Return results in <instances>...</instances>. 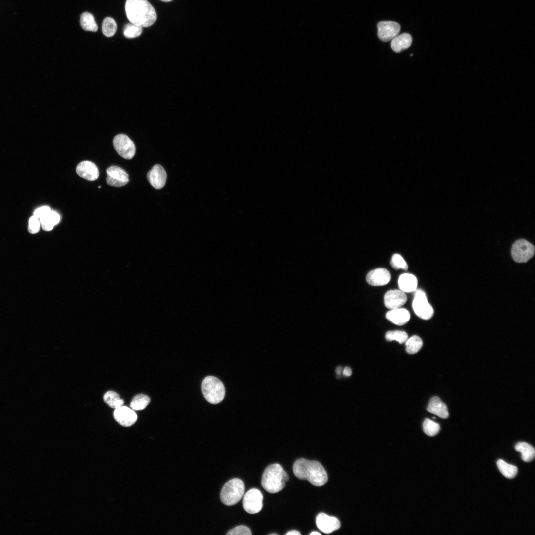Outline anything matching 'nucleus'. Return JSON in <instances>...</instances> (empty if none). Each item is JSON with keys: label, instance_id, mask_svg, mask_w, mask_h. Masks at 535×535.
Returning a JSON list of instances; mask_svg holds the SVG:
<instances>
[{"label": "nucleus", "instance_id": "nucleus-38", "mask_svg": "<svg viewBox=\"0 0 535 535\" xmlns=\"http://www.w3.org/2000/svg\"><path fill=\"white\" fill-rule=\"evenodd\" d=\"M285 535H300L301 533L298 531L292 530V531L288 532Z\"/></svg>", "mask_w": 535, "mask_h": 535}, {"label": "nucleus", "instance_id": "nucleus-25", "mask_svg": "<svg viewBox=\"0 0 535 535\" xmlns=\"http://www.w3.org/2000/svg\"><path fill=\"white\" fill-rule=\"evenodd\" d=\"M497 466L502 475L508 479L514 478L517 474V468L513 465L508 464L503 460L499 459L497 461Z\"/></svg>", "mask_w": 535, "mask_h": 535}, {"label": "nucleus", "instance_id": "nucleus-32", "mask_svg": "<svg viewBox=\"0 0 535 535\" xmlns=\"http://www.w3.org/2000/svg\"><path fill=\"white\" fill-rule=\"evenodd\" d=\"M408 338L407 333L402 330L389 331L385 334V339L387 341L395 340L399 344L405 343Z\"/></svg>", "mask_w": 535, "mask_h": 535}, {"label": "nucleus", "instance_id": "nucleus-30", "mask_svg": "<svg viewBox=\"0 0 535 535\" xmlns=\"http://www.w3.org/2000/svg\"><path fill=\"white\" fill-rule=\"evenodd\" d=\"M423 428L426 434L429 436H433L439 432L440 427L438 423L427 418L424 421Z\"/></svg>", "mask_w": 535, "mask_h": 535}, {"label": "nucleus", "instance_id": "nucleus-3", "mask_svg": "<svg viewBox=\"0 0 535 535\" xmlns=\"http://www.w3.org/2000/svg\"><path fill=\"white\" fill-rule=\"evenodd\" d=\"M289 480L287 473L279 464H272L264 470L261 479L263 488L270 493H275L283 489Z\"/></svg>", "mask_w": 535, "mask_h": 535}, {"label": "nucleus", "instance_id": "nucleus-35", "mask_svg": "<svg viewBox=\"0 0 535 535\" xmlns=\"http://www.w3.org/2000/svg\"><path fill=\"white\" fill-rule=\"evenodd\" d=\"M40 219L38 218L34 215L30 217L28 224V231L30 233H37L40 230Z\"/></svg>", "mask_w": 535, "mask_h": 535}, {"label": "nucleus", "instance_id": "nucleus-10", "mask_svg": "<svg viewBox=\"0 0 535 535\" xmlns=\"http://www.w3.org/2000/svg\"><path fill=\"white\" fill-rule=\"evenodd\" d=\"M107 177V183L110 186L122 187L129 182L128 174L121 168L117 166H111L106 170Z\"/></svg>", "mask_w": 535, "mask_h": 535}, {"label": "nucleus", "instance_id": "nucleus-8", "mask_svg": "<svg viewBox=\"0 0 535 535\" xmlns=\"http://www.w3.org/2000/svg\"><path fill=\"white\" fill-rule=\"evenodd\" d=\"M263 498L259 490L252 488L248 490L244 495L243 500V506L245 511L249 514L260 512L263 507Z\"/></svg>", "mask_w": 535, "mask_h": 535}, {"label": "nucleus", "instance_id": "nucleus-18", "mask_svg": "<svg viewBox=\"0 0 535 535\" xmlns=\"http://www.w3.org/2000/svg\"><path fill=\"white\" fill-rule=\"evenodd\" d=\"M386 317L393 323L402 325L409 321L410 314L406 309L399 308L388 311L386 314Z\"/></svg>", "mask_w": 535, "mask_h": 535}, {"label": "nucleus", "instance_id": "nucleus-37", "mask_svg": "<svg viewBox=\"0 0 535 535\" xmlns=\"http://www.w3.org/2000/svg\"><path fill=\"white\" fill-rule=\"evenodd\" d=\"M343 375L345 376H350L352 374V371L348 367H346L343 371Z\"/></svg>", "mask_w": 535, "mask_h": 535}, {"label": "nucleus", "instance_id": "nucleus-39", "mask_svg": "<svg viewBox=\"0 0 535 535\" xmlns=\"http://www.w3.org/2000/svg\"><path fill=\"white\" fill-rule=\"evenodd\" d=\"M341 370H342V368L341 367L339 366L336 369V373H337V374H341Z\"/></svg>", "mask_w": 535, "mask_h": 535}, {"label": "nucleus", "instance_id": "nucleus-12", "mask_svg": "<svg viewBox=\"0 0 535 535\" xmlns=\"http://www.w3.org/2000/svg\"><path fill=\"white\" fill-rule=\"evenodd\" d=\"M316 523L319 529L326 534L338 530L341 525L336 517L330 516L324 513H321L317 516Z\"/></svg>", "mask_w": 535, "mask_h": 535}, {"label": "nucleus", "instance_id": "nucleus-16", "mask_svg": "<svg viewBox=\"0 0 535 535\" xmlns=\"http://www.w3.org/2000/svg\"><path fill=\"white\" fill-rule=\"evenodd\" d=\"M385 306L392 310L400 308L407 301V296L401 290H391L387 291L384 297Z\"/></svg>", "mask_w": 535, "mask_h": 535}, {"label": "nucleus", "instance_id": "nucleus-6", "mask_svg": "<svg viewBox=\"0 0 535 535\" xmlns=\"http://www.w3.org/2000/svg\"><path fill=\"white\" fill-rule=\"evenodd\" d=\"M412 307L416 315L423 320H428L433 315V309L428 303L425 293L421 289L415 291Z\"/></svg>", "mask_w": 535, "mask_h": 535}, {"label": "nucleus", "instance_id": "nucleus-33", "mask_svg": "<svg viewBox=\"0 0 535 535\" xmlns=\"http://www.w3.org/2000/svg\"><path fill=\"white\" fill-rule=\"evenodd\" d=\"M391 265L395 269H402L407 270L408 265L403 257L398 254H394L391 260Z\"/></svg>", "mask_w": 535, "mask_h": 535}, {"label": "nucleus", "instance_id": "nucleus-11", "mask_svg": "<svg viewBox=\"0 0 535 535\" xmlns=\"http://www.w3.org/2000/svg\"><path fill=\"white\" fill-rule=\"evenodd\" d=\"M378 36L383 42H388L398 35L400 31L399 23L392 21H382L377 24Z\"/></svg>", "mask_w": 535, "mask_h": 535}, {"label": "nucleus", "instance_id": "nucleus-42", "mask_svg": "<svg viewBox=\"0 0 535 535\" xmlns=\"http://www.w3.org/2000/svg\"><path fill=\"white\" fill-rule=\"evenodd\" d=\"M269 535H278V534H276V533H272V534H270Z\"/></svg>", "mask_w": 535, "mask_h": 535}, {"label": "nucleus", "instance_id": "nucleus-24", "mask_svg": "<svg viewBox=\"0 0 535 535\" xmlns=\"http://www.w3.org/2000/svg\"><path fill=\"white\" fill-rule=\"evenodd\" d=\"M80 23L82 29L85 31L96 32L98 30V26L94 16L88 12L82 13L80 18Z\"/></svg>", "mask_w": 535, "mask_h": 535}, {"label": "nucleus", "instance_id": "nucleus-26", "mask_svg": "<svg viewBox=\"0 0 535 535\" xmlns=\"http://www.w3.org/2000/svg\"><path fill=\"white\" fill-rule=\"evenodd\" d=\"M104 402L110 407L118 408L124 404V401L121 399L119 394L112 391L107 392L103 396Z\"/></svg>", "mask_w": 535, "mask_h": 535}, {"label": "nucleus", "instance_id": "nucleus-5", "mask_svg": "<svg viewBox=\"0 0 535 535\" xmlns=\"http://www.w3.org/2000/svg\"><path fill=\"white\" fill-rule=\"evenodd\" d=\"M244 490V484L241 479H232L222 487L220 492L221 501L227 506L235 505L241 499Z\"/></svg>", "mask_w": 535, "mask_h": 535}, {"label": "nucleus", "instance_id": "nucleus-22", "mask_svg": "<svg viewBox=\"0 0 535 535\" xmlns=\"http://www.w3.org/2000/svg\"><path fill=\"white\" fill-rule=\"evenodd\" d=\"M60 220L59 214L53 210H51L47 215L40 219L42 229L46 231L52 230L55 225L59 223Z\"/></svg>", "mask_w": 535, "mask_h": 535}, {"label": "nucleus", "instance_id": "nucleus-13", "mask_svg": "<svg viewBox=\"0 0 535 535\" xmlns=\"http://www.w3.org/2000/svg\"><path fill=\"white\" fill-rule=\"evenodd\" d=\"M147 177L149 183L154 188L160 189L165 184L167 174L162 166L156 164L148 172Z\"/></svg>", "mask_w": 535, "mask_h": 535}, {"label": "nucleus", "instance_id": "nucleus-9", "mask_svg": "<svg viewBox=\"0 0 535 535\" xmlns=\"http://www.w3.org/2000/svg\"><path fill=\"white\" fill-rule=\"evenodd\" d=\"M113 146L117 152L126 159H132L135 153V146L133 142L126 135L120 134L116 135L113 141Z\"/></svg>", "mask_w": 535, "mask_h": 535}, {"label": "nucleus", "instance_id": "nucleus-1", "mask_svg": "<svg viewBox=\"0 0 535 535\" xmlns=\"http://www.w3.org/2000/svg\"><path fill=\"white\" fill-rule=\"evenodd\" d=\"M293 471L296 477L308 480L312 485L321 486L328 480L327 474L323 466L318 461L300 458L295 461Z\"/></svg>", "mask_w": 535, "mask_h": 535}, {"label": "nucleus", "instance_id": "nucleus-7", "mask_svg": "<svg viewBox=\"0 0 535 535\" xmlns=\"http://www.w3.org/2000/svg\"><path fill=\"white\" fill-rule=\"evenodd\" d=\"M534 253L533 245L523 239L516 241L511 249L513 259L517 263L527 262L534 256Z\"/></svg>", "mask_w": 535, "mask_h": 535}, {"label": "nucleus", "instance_id": "nucleus-41", "mask_svg": "<svg viewBox=\"0 0 535 535\" xmlns=\"http://www.w3.org/2000/svg\"><path fill=\"white\" fill-rule=\"evenodd\" d=\"M160 0L162 1L163 2H169V1H172V0Z\"/></svg>", "mask_w": 535, "mask_h": 535}, {"label": "nucleus", "instance_id": "nucleus-28", "mask_svg": "<svg viewBox=\"0 0 535 535\" xmlns=\"http://www.w3.org/2000/svg\"><path fill=\"white\" fill-rule=\"evenodd\" d=\"M102 30L106 37L113 36L117 30V24L115 21L111 17L105 18L102 23Z\"/></svg>", "mask_w": 535, "mask_h": 535}, {"label": "nucleus", "instance_id": "nucleus-29", "mask_svg": "<svg viewBox=\"0 0 535 535\" xmlns=\"http://www.w3.org/2000/svg\"><path fill=\"white\" fill-rule=\"evenodd\" d=\"M150 402V398L144 394H140L133 398L130 407L133 410H141L145 409Z\"/></svg>", "mask_w": 535, "mask_h": 535}, {"label": "nucleus", "instance_id": "nucleus-15", "mask_svg": "<svg viewBox=\"0 0 535 535\" xmlns=\"http://www.w3.org/2000/svg\"><path fill=\"white\" fill-rule=\"evenodd\" d=\"M113 415L116 421L124 427L132 426L137 419V415L133 409L123 406L115 409Z\"/></svg>", "mask_w": 535, "mask_h": 535}, {"label": "nucleus", "instance_id": "nucleus-27", "mask_svg": "<svg viewBox=\"0 0 535 535\" xmlns=\"http://www.w3.org/2000/svg\"><path fill=\"white\" fill-rule=\"evenodd\" d=\"M405 343L406 351L410 354L417 353L423 346V341L420 337L414 335L406 340Z\"/></svg>", "mask_w": 535, "mask_h": 535}, {"label": "nucleus", "instance_id": "nucleus-40", "mask_svg": "<svg viewBox=\"0 0 535 535\" xmlns=\"http://www.w3.org/2000/svg\"><path fill=\"white\" fill-rule=\"evenodd\" d=\"M310 535H321V534L318 532L314 531L310 534Z\"/></svg>", "mask_w": 535, "mask_h": 535}, {"label": "nucleus", "instance_id": "nucleus-17", "mask_svg": "<svg viewBox=\"0 0 535 535\" xmlns=\"http://www.w3.org/2000/svg\"><path fill=\"white\" fill-rule=\"evenodd\" d=\"M76 171L80 177L89 181H95L99 176L98 167L89 161L79 163L76 167Z\"/></svg>", "mask_w": 535, "mask_h": 535}, {"label": "nucleus", "instance_id": "nucleus-14", "mask_svg": "<svg viewBox=\"0 0 535 535\" xmlns=\"http://www.w3.org/2000/svg\"><path fill=\"white\" fill-rule=\"evenodd\" d=\"M391 279L389 271L384 268H378L370 271L366 276L367 283L374 286H383L389 283Z\"/></svg>", "mask_w": 535, "mask_h": 535}, {"label": "nucleus", "instance_id": "nucleus-4", "mask_svg": "<svg viewBox=\"0 0 535 535\" xmlns=\"http://www.w3.org/2000/svg\"><path fill=\"white\" fill-rule=\"evenodd\" d=\"M202 394L210 403L215 404L221 402L224 398L225 389L222 382L217 378L209 376L202 382Z\"/></svg>", "mask_w": 535, "mask_h": 535}, {"label": "nucleus", "instance_id": "nucleus-21", "mask_svg": "<svg viewBox=\"0 0 535 535\" xmlns=\"http://www.w3.org/2000/svg\"><path fill=\"white\" fill-rule=\"evenodd\" d=\"M398 283L400 290L404 292H412L417 289V279L412 274H401L399 277Z\"/></svg>", "mask_w": 535, "mask_h": 535}, {"label": "nucleus", "instance_id": "nucleus-2", "mask_svg": "<svg viewBox=\"0 0 535 535\" xmlns=\"http://www.w3.org/2000/svg\"><path fill=\"white\" fill-rule=\"evenodd\" d=\"M125 9L130 23L142 28L152 26L156 20L155 10L147 0H126Z\"/></svg>", "mask_w": 535, "mask_h": 535}, {"label": "nucleus", "instance_id": "nucleus-20", "mask_svg": "<svg viewBox=\"0 0 535 535\" xmlns=\"http://www.w3.org/2000/svg\"><path fill=\"white\" fill-rule=\"evenodd\" d=\"M412 38L410 34L404 33L394 37L391 43V47L393 51L399 53L408 49L411 45Z\"/></svg>", "mask_w": 535, "mask_h": 535}, {"label": "nucleus", "instance_id": "nucleus-19", "mask_svg": "<svg viewBox=\"0 0 535 535\" xmlns=\"http://www.w3.org/2000/svg\"><path fill=\"white\" fill-rule=\"evenodd\" d=\"M427 410L441 418H447L449 413L446 405L437 396L433 397L430 400Z\"/></svg>", "mask_w": 535, "mask_h": 535}, {"label": "nucleus", "instance_id": "nucleus-23", "mask_svg": "<svg viewBox=\"0 0 535 535\" xmlns=\"http://www.w3.org/2000/svg\"><path fill=\"white\" fill-rule=\"evenodd\" d=\"M515 449L517 451L521 452L522 459L524 462H529L535 458V450L532 446L527 443L518 442L515 445Z\"/></svg>", "mask_w": 535, "mask_h": 535}, {"label": "nucleus", "instance_id": "nucleus-34", "mask_svg": "<svg viewBox=\"0 0 535 535\" xmlns=\"http://www.w3.org/2000/svg\"><path fill=\"white\" fill-rule=\"evenodd\" d=\"M251 534L250 530L244 525L237 526L229 531L226 534L227 535H251Z\"/></svg>", "mask_w": 535, "mask_h": 535}, {"label": "nucleus", "instance_id": "nucleus-31", "mask_svg": "<svg viewBox=\"0 0 535 535\" xmlns=\"http://www.w3.org/2000/svg\"><path fill=\"white\" fill-rule=\"evenodd\" d=\"M142 31V27L130 23L124 25L123 34L127 38H134L139 36Z\"/></svg>", "mask_w": 535, "mask_h": 535}, {"label": "nucleus", "instance_id": "nucleus-36", "mask_svg": "<svg viewBox=\"0 0 535 535\" xmlns=\"http://www.w3.org/2000/svg\"><path fill=\"white\" fill-rule=\"evenodd\" d=\"M51 211V209L49 207L47 206H42L35 211L34 215L40 219L47 215Z\"/></svg>", "mask_w": 535, "mask_h": 535}]
</instances>
